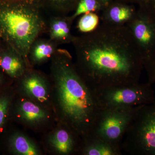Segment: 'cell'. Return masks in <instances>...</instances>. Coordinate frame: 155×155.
Here are the masks:
<instances>
[{"instance_id":"27","label":"cell","mask_w":155,"mask_h":155,"mask_svg":"<svg viewBox=\"0 0 155 155\" xmlns=\"http://www.w3.org/2000/svg\"><path fill=\"white\" fill-rule=\"evenodd\" d=\"M5 1H14V0H5Z\"/></svg>"},{"instance_id":"25","label":"cell","mask_w":155,"mask_h":155,"mask_svg":"<svg viewBox=\"0 0 155 155\" xmlns=\"http://www.w3.org/2000/svg\"><path fill=\"white\" fill-rule=\"evenodd\" d=\"M124 1H130V2H137L139 3L140 5H141V4H143V3L146 2L147 0H124Z\"/></svg>"},{"instance_id":"15","label":"cell","mask_w":155,"mask_h":155,"mask_svg":"<svg viewBox=\"0 0 155 155\" xmlns=\"http://www.w3.org/2000/svg\"><path fill=\"white\" fill-rule=\"evenodd\" d=\"M6 150L9 153L18 155H38L40 153L38 147L27 136L20 132L6 134Z\"/></svg>"},{"instance_id":"12","label":"cell","mask_w":155,"mask_h":155,"mask_svg":"<svg viewBox=\"0 0 155 155\" xmlns=\"http://www.w3.org/2000/svg\"><path fill=\"white\" fill-rule=\"evenodd\" d=\"M137 12L133 6L112 2L103 8L100 18L102 23L104 24L124 26L133 19Z\"/></svg>"},{"instance_id":"18","label":"cell","mask_w":155,"mask_h":155,"mask_svg":"<svg viewBox=\"0 0 155 155\" xmlns=\"http://www.w3.org/2000/svg\"><path fill=\"white\" fill-rule=\"evenodd\" d=\"M43 11L51 16H68L74 12L80 0H35Z\"/></svg>"},{"instance_id":"5","label":"cell","mask_w":155,"mask_h":155,"mask_svg":"<svg viewBox=\"0 0 155 155\" xmlns=\"http://www.w3.org/2000/svg\"><path fill=\"white\" fill-rule=\"evenodd\" d=\"M151 85L147 82L94 91L101 109L131 107L155 102L154 92Z\"/></svg>"},{"instance_id":"13","label":"cell","mask_w":155,"mask_h":155,"mask_svg":"<svg viewBox=\"0 0 155 155\" xmlns=\"http://www.w3.org/2000/svg\"><path fill=\"white\" fill-rule=\"evenodd\" d=\"M73 22L68 15L51 16L47 22L50 39L58 45L72 43L75 38L71 33Z\"/></svg>"},{"instance_id":"1","label":"cell","mask_w":155,"mask_h":155,"mask_svg":"<svg viewBox=\"0 0 155 155\" xmlns=\"http://www.w3.org/2000/svg\"><path fill=\"white\" fill-rule=\"evenodd\" d=\"M72 44L78 72L93 90L139 83L143 58L126 25L101 22Z\"/></svg>"},{"instance_id":"22","label":"cell","mask_w":155,"mask_h":155,"mask_svg":"<svg viewBox=\"0 0 155 155\" xmlns=\"http://www.w3.org/2000/svg\"><path fill=\"white\" fill-rule=\"evenodd\" d=\"M140 8L155 21V0H147Z\"/></svg>"},{"instance_id":"9","label":"cell","mask_w":155,"mask_h":155,"mask_svg":"<svg viewBox=\"0 0 155 155\" xmlns=\"http://www.w3.org/2000/svg\"><path fill=\"white\" fill-rule=\"evenodd\" d=\"M46 107L32 100L15 95L11 111V121L36 127L47 122L50 115Z\"/></svg>"},{"instance_id":"4","label":"cell","mask_w":155,"mask_h":155,"mask_svg":"<svg viewBox=\"0 0 155 155\" xmlns=\"http://www.w3.org/2000/svg\"><path fill=\"white\" fill-rule=\"evenodd\" d=\"M122 150L134 155H155V102L140 106L125 133Z\"/></svg>"},{"instance_id":"11","label":"cell","mask_w":155,"mask_h":155,"mask_svg":"<svg viewBox=\"0 0 155 155\" xmlns=\"http://www.w3.org/2000/svg\"><path fill=\"white\" fill-rule=\"evenodd\" d=\"M29 68L24 58L13 48L5 45L0 50V69L14 82Z\"/></svg>"},{"instance_id":"6","label":"cell","mask_w":155,"mask_h":155,"mask_svg":"<svg viewBox=\"0 0 155 155\" xmlns=\"http://www.w3.org/2000/svg\"><path fill=\"white\" fill-rule=\"evenodd\" d=\"M140 106L101 109L91 136L122 148L124 135Z\"/></svg>"},{"instance_id":"14","label":"cell","mask_w":155,"mask_h":155,"mask_svg":"<svg viewBox=\"0 0 155 155\" xmlns=\"http://www.w3.org/2000/svg\"><path fill=\"white\" fill-rule=\"evenodd\" d=\"M58 46L49 38L37 39L28 51L27 60L29 67L40 65L51 60L58 51Z\"/></svg>"},{"instance_id":"19","label":"cell","mask_w":155,"mask_h":155,"mask_svg":"<svg viewBox=\"0 0 155 155\" xmlns=\"http://www.w3.org/2000/svg\"><path fill=\"white\" fill-rule=\"evenodd\" d=\"M100 17L97 14L89 12L82 14L78 22L77 28L83 33L91 32L97 27L100 24Z\"/></svg>"},{"instance_id":"23","label":"cell","mask_w":155,"mask_h":155,"mask_svg":"<svg viewBox=\"0 0 155 155\" xmlns=\"http://www.w3.org/2000/svg\"><path fill=\"white\" fill-rule=\"evenodd\" d=\"M14 81L6 76L0 69V91L13 84Z\"/></svg>"},{"instance_id":"10","label":"cell","mask_w":155,"mask_h":155,"mask_svg":"<svg viewBox=\"0 0 155 155\" xmlns=\"http://www.w3.org/2000/svg\"><path fill=\"white\" fill-rule=\"evenodd\" d=\"M61 126L49 137V143L52 148L61 155L80 153L83 140L69 127L62 124Z\"/></svg>"},{"instance_id":"24","label":"cell","mask_w":155,"mask_h":155,"mask_svg":"<svg viewBox=\"0 0 155 155\" xmlns=\"http://www.w3.org/2000/svg\"><path fill=\"white\" fill-rule=\"evenodd\" d=\"M97 1L102 6L103 8L112 2V0H97Z\"/></svg>"},{"instance_id":"16","label":"cell","mask_w":155,"mask_h":155,"mask_svg":"<svg viewBox=\"0 0 155 155\" xmlns=\"http://www.w3.org/2000/svg\"><path fill=\"white\" fill-rule=\"evenodd\" d=\"M122 149L91 136L83 141L80 153L84 155H121Z\"/></svg>"},{"instance_id":"7","label":"cell","mask_w":155,"mask_h":155,"mask_svg":"<svg viewBox=\"0 0 155 155\" xmlns=\"http://www.w3.org/2000/svg\"><path fill=\"white\" fill-rule=\"evenodd\" d=\"M14 86L16 94L46 107L52 101V88L48 81L43 74L28 68L24 74L17 80Z\"/></svg>"},{"instance_id":"8","label":"cell","mask_w":155,"mask_h":155,"mask_svg":"<svg viewBox=\"0 0 155 155\" xmlns=\"http://www.w3.org/2000/svg\"><path fill=\"white\" fill-rule=\"evenodd\" d=\"M143 61L155 48V21L140 8L126 25Z\"/></svg>"},{"instance_id":"21","label":"cell","mask_w":155,"mask_h":155,"mask_svg":"<svg viewBox=\"0 0 155 155\" xmlns=\"http://www.w3.org/2000/svg\"><path fill=\"white\" fill-rule=\"evenodd\" d=\"M143 68L146 71L148 82L155 83V48L143 61Z\"/></svg>"},{"instance_id":"26","label":"cell","mask_w":155,"mask_h":155,"mask_svg":"<svg viewBox=\"0 0 155 155\" xmlns=\"http://www.w3.org/2000/svg\"><path fill=\"white\" fill-rule=\"evenodd\" d=\"M5 45V44L0 39V50L2 49Z\"/></svg>"},{"instance_id":"3","label":"cell","mask_w":155,"mask_h":155,"mask_svg":"<svg viewBox=\"0 0 155 155\" xmlns=\"http://www.w3.org/2000/svg\"><path fill=\"white\" fill-rule=\"evenodd\" d=\"M43 11L35 0H0V39L19 53L28 65L31 45L47 31Z\"/></svg>"},{"instance_id":"20","label":"cell","mask_w":155,"mask_h":155,"mask_svg":"<svg viewBox=\"0 0 155 155\" xmlns=\"http://www.w3.org/2000/svg\"><path fill=\"white\" fill-rule=\"evenodd\" d=\"M103 8L97 0H80L75 11L70 17L74 21L82 14L94 12L98 14L102 11Z\"/></svg>"},{"instance_id":"17","label":"cell","mask_w":155,"mask_h":155,"mask_svg":"<svg viewBox=\"0 0 155 155\" xmlns=\"http://www.w3.org/2000/svg\"><path fill=\"white\" fill-rule=\"evenodd\" d=\"M16 92L13 84L0 91V141L8 133L11 111Z\"/></svg>"},{"instance_id":"2","label":"cell","mask_w":155,"mask_h":155,"mask_svg":"<svg viewBox=\"0 0 155 155\" xmlns=\"http://www.w3.org/2000/svg\"><path fill=\"white\" fill-rule=\"evenodd\" d=\"M51 60L53 105L59 120L83 142L91 135L101 110L94 91L78 72L67 50L58 48Z\"/></svg>"}]
</instances>
